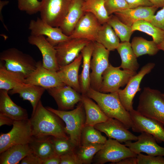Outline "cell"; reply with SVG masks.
<instances>
[{
	"label": "cell",
	"instance_id": "cell-27",
	"mask_svg": "<svg viewBox=\"0 0 164 164\" xmlns=\"http://www.w3.org/2000/svg\"><path fill=\"white\" fill-rule=\"evenodd\" d=\"M94 47V42H91L84 47L81 52L83 65L79 79L81 94H86L91 87L90 69Z\"/></svg>",
	"mask_w": 164,
	"mask_h": 164
},
{
	"label": "cell",
	"instance_id": "cell-42",
	"mask_svg": "<svg viewBox=\"0 0 164 164\" xmlns=\"http://www.w3.org/2000/svg\"><path fill=\"white\" fill-rule=\"evenodd\" d=\"M137 164H164V157L162 156L137 155Z\"/></svg>",
	"mask_w": 164,
	"mask_h": 164
},
{
	"label": "cell",
	"instance_id": "cell-39",
	"mask_svg": "<svg viewBox=\"0 0 164 164\" xmlns=\"http://www.w3.org/2000/svg\"><path fill=\"white\" fill-rule=\"evenodd\" d=\"M51 141L55 153L60 156L75 151L77 148L69 138H59L52 136Z\"/></svg>",
	"mask_w": 164,
	"mask_h": 164
},
{
	"label": "cell",
	"instance_id": "cell-20",
	"mask_svg": "<svg viewBox=\"0 0 164 164\" xmlns=\"http://www.w3.org/2000/svg\"><path fill=\"white\" fill-rule=\"evenodd\" d=\"M141 133L135 142L127 141L125 145L137 154L144 152L150 155L164 156V147L158 145L155 137L146 132Z\"/></svg>",
	"mask_w": 164,
	"mask_h": 164
},
{
	"label": "cell",
	"instance_id": "cell-11",
	"mask_svg": "<svg viewBox=\"0 0 164 164\" xmlns=\"http://www.w3.org/2000/svg\"><path fill=\"white\" fill-rule=\"evenodd\" d=\"M155 66V63H149L142 67L138 73L133 76L123 89L118 91L120 101L125 109L129 112L132 110L133 99L137 93L141 90V82L146 74L150 73Z\"/></svg>",
	"mask_w": 164,
	"mask_h": 164
},
{
	"label": "cell",
	"instance_id": "cell-19",
	"mask_svg": "<svg viewBox=\"0 0 164 164\" xmlns=\"http://www.w3.org/2000/svg\"><path fill=\"white\" fill-rule=\"evenodd\" d=\"M28 41L30 44L36 46L42 56V64L45 68L57 71L59 69L56 57V51L43 36L30 35Z\"/></svg>",
	"mask_w": 164,
	"mask_h": 164
},
{
	"label": "cell",
	"instance_id": "cell-32",
	"mask_svg": "<svg viewBox=\"0 0 164 164\" xmlns=\"http://www.w3.org/2000/svg\"><path fill=\"white\" fill-rule=\"evenodd\" d=\"M119 40L112 27L106 22L101 25L95 42L110 51L116 49L120 43Z\"/></svg>",
	"mask_w": 164,
	"mask_h": 164
},
{
	"label": "cell",
	"instance_id": "cell-13",
	"mask_svg": "<svg viewBox=\"0 0 164 164\" xmlns=\"http://www.w3.org/2000/svg\"><path fill=\"white\" fill-rule=\"evenodd\" d=\"M129 112L133 124L132 129L133 131L148 133L154 136L157 141L164 142V125L155 120L143 116L134 109Z\"/></svg>",
	"mask_w": 164,
	"mask_h": 164
},
{
	"label": "cell",
	"instance_id": "cell-2",
	"mask_svg": "<svg viewBox=\"0 0 164 164\" xmlns=\"http://www.w3.org/2000/svg\"><path fill=\"white\" fill-rule=\"evenodd\" d=\"M86 95L94 100L108 117L119 120L128 129L133 127L130 112L125 109L122 104L118 91L106 94L91 87Z\"/></svg>",
	"mask_w": 164,
	"mask_h": 164
},
{
	"label": "cell",
	"instance_id": "cell-28",
	"mask_svg": "<svg viewBox=\"0 0 164 164\" xmlns=\"http://www.w3.org/2000/svg\"><path fill=\"white\" fill-rule=\"evenodd\" d=\"M33 152L29 144L13 145L0 153V164H17Z\"/></svg>",
	"mask_w": 164,
	"mask_h": 164
},
{
	"label": "cell",
	"instance_id": "cell-36",
	"mask_svg": "<svg viewBox=\"0 0 164 164\" xmlns=\"http://www.w3.org/2000/svg\"><path fill=\"white\" fill-rule=\"evenodd\" d=\"M107 23L112 27L121 42H129L134 32L132 26L124 24L113 14L109 15Z\"/></svg>",
	"mask_w": 164,
	"mask_h": 164
},
{
	"label": "cell",
	"instance_id": "cell-7",
	"mask_svg": "<svg viewBox=\"0 0 164 164\" xmlns=\"http://www.w3.org/2000/svg\"><path fill=\"white\" fill-rule=\"evenodd\" d=\"M137 155L125 144L109 138L103 148L95 155L92 162L96 164H104L108 162L113 163L111 164H116L125 158L136 157Z\"/></svg>",
	"mask_w": 164,
	"mask_h": 164
},
{
	"label": "cell",
	"instance_id": "cell-33",
	"mask_svg": "<svg viewBox=\"0 0 164 164\" xmlns=\"http://www.w3.org/2000/svg\"><path fill=\"white\" fill-rule=\"evenodd\" d=\"M105 0H83L82 9L93 14L102 25L107 22L109 16L104 5Z\"/></svg>",
	"mask_w": 164,
	"mask_h": 164
},
{
	"label": "cell",
	"instance_id": "cell-29",
	"mask_svg": "<svg viewBox=\"0 0 164 164\" xmlns=\"http://www.w3.org/2000/svg\"><path fill=\"white\" fill-rule=\"evenodd\" d=\"M51 136L37 137L33 135L29 143L33 152L43 160L56 154L53 148Z\"/></svg>",
	"mask_w": 164,
	"mask_h": 164
},
{
	"label": "cell",
	"instance_id": "cell-41",
	"mask_svg": "<svg viewBox=\"0 0 164 164\" xmlns=\"http://www.w3.org/2000/svg\"><path fill=\"white\" fill-rule=\"evenodd\" d=\"M104 5L109 16L129 8L125 0H105Z\"/></svg>",
	"mask_w": 164,
	"mask_h": 164
},
{
	"label": "cell",
	"instance_id": "cell-37",
	"mask_svg": "<svg viewBox=\"0 0 164 164\" xmlns=\"http://www.w3.org/2000/svg\"><path fill=\"white\" fill-rule=\"evenodd\" d=\"M107 139L103 135L101 132L94 126H84L82 131L80 138L81 145L91 144H104Z\"/></svg>",
	"mask_w": 164,
	"mask_h": 164
},
{
	"label": "cell",
	"instance_id": "cell-15",
	"mask_svg": "<svg viewBox=\"0 0 164 164\" xmlns=\"http://www.w3.org/2000/svg\"><path fill=\"white\" fill-rule=\"evenodd\" d=\"M29 29L30 35L46 36L47 40L54 46L71 38L64 34L60 27L52 26L38 17L36 20L30 21Z\"/></svg>",
	"mask_w": 164,
	"mask_h": 164
},
{
	"label": "cell",
	"instance_id": "cell-43",
	"mask_svg": "<svg viewBox=\"0 0 164 164\" xmlns=\"http://www.w3.org/2000/svg\"><path fill=\"white\" fill-rule=\"evenodd\" d=\"M60 164H82L75 151L60 156Z\"/></svg>",
	"mask_w": 164,
	"mask_h": 164
},
{
	"label": "cell",
	"instance_id": "cell-48",
	"mask_svg": "<svg viewBox=\"0 0 164 164\" xmlns=\"http://www.w3.org/2000/svg\"><path fill=\"white\" fill-rule=\"evenodd\" d=\"M14 121L9 117L0 114V126L4 125L9 126L12 125Z\"/></svg>",
	"mask_w": 164,
	"mask_h": 164
},
{
	"label": "cell",
	"instance_id": "cell-21",
	"mask_svg": "<svg viewBox=\"0 0 164 164\" xmlns=\"http://www.w3.org/2000/svg\"><path fill=\"white\" fill-rule=\"evenodd\" d=\"M158 8L154 6L128 8L114 13L126 25L132 26L135 22L144 20L151 22Z\"/></svg>",
	"mask_w": 164,
	"mask_h": 164
},
{
	"label": "cell",
	"instance_id": "cell-8",
	"mask_svg": "<svg viewBox=\"0 0 164 164\" xmlns=\"http://www.w3.org/2000/svg\"><path fill=\"white\" fill-rule=\"evenodd\" d=\"M94 47L91 61V87L99 91L102 75L109 66L110 51L101 44L94 42Z\"/></svg>",
	"mask_w": 164,
	"mask_h": 164
},
{
	"label": "cell",
	"instance_id": "cell-6",
	"mask_svg": "<svg viewBox=\"0 0 164 164\" xmlns=\"http://www.w3.org/2000/svg\"><path fill=\"white\" fill-rule=\"evenodd\" d=\"M12 129L0 135V153L15 145L29 144L33 136L31 122L28 118L14 121Z\"/></svg>",
	"mask_w": 164,
	"mask_h": 164
},
{
	"label": "cell",
	"instance_id": "cell-9",
	"mask_svg": "<svg viewBox=\"0 0 164 164\" xmlns=\"http://www.w3.org/2000/svg\"><path fill=\"white\" fill-rule=\"evenodd\" d=\"M72 0H42L40 18L50 26L59 27L64 19Z\"/></svg>",
	"mask_w": 164,
	"mask_h": 164
},
{
	"label": "cell",
	"instance_id": "cell-24",
	"mask_svg": "<svg viewBox=\"0 0 164 164\" xmlns=\"http://www.w3.org/2000/svg\"><path fill=\"white\" fill-rule=\"evenodd\" d=\"M45 90L40 86L23 83L10 90L9 93L11 95L18 94L23 100L29 101L32 106L33 113Z\"/></svg>",
	"mask_w": 164,
	"mask_h": 164
},
{
	"label": "cell",
	"instance_id": "cell-14",
	"mask_svg": "<svg viewBox=\"0 0 164 164\" xmlns=\"http://www.w3.org/2000/svg\"><path fill=\"white\" fill-rule=\"evenodd\" d=\"M55 101L58 110L67 111L74 109L81 101V94L71 87L64 84L46 90Z\"/></svg>",
	"mask_w": 164,
	"mask_h": 164
},
{
	"label": "cell",
	"instance_id": "cell-50",
	"mask_svg": "<svg viewBox=\"0 0 164 164\" xmlns=\"http://www.w3.org/2000/svg\"><path fill=\"white\" fill-rule=\"evenodd\" d=\"M153 5L158 8L164 7V0H149Z\"/></svg>",
	"mask_w": 164,
	"mask_h": 164
},
{
	"label": "cell",
	"instance_id": "cell-3",
	"mask_svg": "<svg viewBox=\"0 0 164 164\" xmlns=\"http://www.w3.org/2000/svg\"><path fill=\"white\" fill-rule=\"evenodd\" d=\"M46 108L57 115L64 122L66 125L65 131L70 139L77 147L80 146L81 134L86 120L82 102H79L75 108L70 111H61L49 107Z\"/></svg>",
	"mask_w": 164,
	"mask_h": 164
},
{
	"label": "cell",
	"instance_id": "cell-1",
	"mask_svg": "<svg viewBox=\"0 0 164 164\" xmlns=\"http://www.w3.org/2000/svg\"><path fill=\"white\" fill-rule=\"evenodd\" d=\"M33 135L37 137L50 136L68 139L62 120L44 107L40 100L29 119Z\"/></svg>",
	"mask_w": 164,
	"mask_h": 164
},
{
	"label": "cell",
	"instance_id": "cell-4",
	"mask_svg": "<svg viewBox=\"0 0 164 164\" xmlns=\"http://www.w3.org/2000/svg\"><path fill=\"white\" fill-rule=\"evenodd\" d=\"M137 111L164 125V98L159 91L144 87L139 97Z\"/></svg>",
	"mask_w": 164,
	"mask_h": 164
},
{
	"label": "cell",
	"instance_id": "cell-25",
	"mask_svg": "<svg viewBox=\"0 0 164 164\" xmlns=\"http://www.w3.org/2000/svg\"><path fill=\"white\" fill-rule=\"evenodd\" d=\"M85 110L86 120L85 126H92L105 122L109 117L97 104L86 94H81V101Z\"/></svg>",
	"mask_w": 164,
	"mask_h": 164
},
{
	"label": "cell",
	"instance_id": "cell-16",
	"mask_svg": "<svg viewBox=\"0 0 164 164\" xmlns=\"http://www.w3.org/2000/svg\"><path fill=\"white\" fill-rule=\"evenodd\" d=\"M94 127L104 133L109 138L115 139L120 143L138 140V136L130 132L122 122L115 118H109L105 122L98 124Z\"/></svg>",
	"mask_w": 164,
	"mask_h": 164
},
{
	"label": "cell",
	"instance_id": "cell-5",
	"mask_svg": "<svg viewBox=\"0 0 164 164\" xmlns=\"http://www.w3.org/2000/svg\"><path fill=\"white\" fill-rule=\"evenodd\" d=\"M0 59L4 62L7 69L21 73L26 78L36 69L37 63L30 55L14 47L2 52Z\"/></svg>",
	"mask_w": 164,
	"mask_h": 164
},
{
	"label": "cell",
	"instance_id": "cell-34",
	"mask_svg": "<svg viewBox=\"0 0 164 164\" xmlns=\"http://www.w3.org/2000/svg\"><path fill=\"white\" fill-rule=\"evenodd\" d=\"M133 50L136 57L145 54L153 56L158 52V45L153 40L148 41L140 37H135L131 43Z\"/></svg>",
	"mask_w": 164,
	"mask_h": 164
},
{
	"label": "cell",
	"instance_id": "cell-17",
	"mask_svg": "<svg viewBox=\"0 0 164 164\" xmlns=\"http://www.w3.org/2000/svg\"><path fill=\"white\" fill-rule=\"evenodd\" d=\"M25 83L40 86L46 90L65 84L57 72L44 67L41 61L37 62L36 69L26 78Z\"/></svg>",
	"mask_w": 164,
	"mask_h": 164
},
{
	"label": "cell",
	"instance_id": "cell-35",
	"mask_svg": "<svg viewBox=\"0 0 164 164\" xmlns=\"http://www.w3.org/2000/svg\"><path fill=\"white\" fill-rule=\"evenodd\" d=\"M133 31H139L152 36L153 40L157 45L164 41V31L154 26L151 22L140 20L132 26Z\"/></svg>",
	"mask_w": 164,
	"mask_h": 164
},
{
	"label": "cell",
	"instance_id": "cell-44",
	"mask_svg": "<svg viewBox=\"0 0 164 164\" xmlns=\"http://www.w3.org/2000/svg\"><path fill=\"white\" fill-rule=\"evenodd\" d=\"M151 22L164 31V7L154 15Z\"/></svg>",
	"mask_w": 164,
	"mask_h": 164
},
{
	"label": "cell",
	"instance_id": "cell-45",
	"mask_svg": "<svg viewBox=\"0 0 164 164\" xmlns=\"http://www.w3.org/2000/svg\"><path fill=\"white\" fill-rule=\"evenodd\" d=\"M21 164H43V160L33 152L25 157L20 161Z\"/></svg>",
	"mask_w": 164,
	"mask_h": 164
},
{
	"label": "cell",
	"instance_id": "cell-12",
	"mask_svg": "<svg viewBox=\"0 0 164 164\" xmlns=\"http://www.w3.org/2000/svg\"><path fill=\"white\" fill-rule=\"evenodd\" d=\"M91 42L84 39L71 38L55 46L59 68L73 61L79 55L84 47Z\"/></svg>",
	"mask_w": 164,
	"mask_h": 164
},
{
	"label": "cell",
	"instance_id": "cell-30",
	"mask_svg": "<svg viewBox=\"0 0 164 164\" xmlns=\"http://www.w3.org/2000/svg\"><path fill=\"white\" fill-rule=\"evenodd\" d=\"M120 56L121 63L119 66L123 70L136 71L139 65L129 42L120 43L116 49Z\"/></svg>",
	"mask_w": 164,
	"mask_h": 164
},
{
	"label": "cell",
	"instance_id": "cell-26",
	"mask_svg": "<svg viewBox=\"0 0 164 164\" xmlns=\"http://www.w3.org/2000/svg\"><path fill=\"white\" fill-rule=\"evenodd\" d=\"M83 0H72L68 12L59 27L66 35L70 36L84 13L82 9Z\"/></svg>",
	"mask_w": 164,
	"mask_h": 164
},
{
	"label": "cell",
	"instance_id": "cell-46",
	"mask_svg": "<svg viewBox=\"0 0 164 164\" xmlns=\"http://www.w3.org/2000/svg\"><path fill=\"white\" fill-rule=\"evenodd\" d=\"M129 8H134L140 6H153L149 0H125Z\"/></svg>",
	"mask_w": 164,
	"mask_h": 164
},
{
	"label": "cell",
	"instance_id": "cell-22",
	"mask_svg": "<svg viewBox=\"0 0 164 164\" xmlns=\"http://www.w3.org/2000/svg\"><path fill=\"white\" fill-rule=\"evenodd\" d=\"M82 60L80 53L73 61L69 64L60 67L57 71V74L62 83L69 86L78 92L80 93L78 73Z\"/></svg>",
	"mask_w": 164,
	"mask_h": 164
},
{
	"label": "cell",
	"instance_id": "cell-38",
	"mask_svg": "<svg viewBox=\"0 0 164 164\" xmlns=\"http://www.w3.org/2000/svg\"><path fill=\"white\" fill-rule=\"evenodd\" d=\"M104 144H91L77 147L75 153L82 164H90L96 154L103 147Z\"/></svg>",
	"mask_w": 164,
	"mask_h": 164
},
{
	"label": "cell",
	"instance_id": "cell-47",
	"mask_svg": "<svg viewBox=\"0 0 164 164\" xmlns=\"http://www.w3.org/2000/svg\"><path fill=\"white\" fill-rule=\"evenodd\" d=\"M60 157L56 154L43 160V164H60Z\"/></svg>",
	"mask_w": 164,
	"mask_h": 164
},
{
	"label": "cell",
	"instance_id": "cell-40",
	"mask_svg": "<svg viewBox=\"0 0 164 164\" xmlns=\"http://www.w3.org/2000/svg\"><path fill=\"white\" fill-rule=\"evenodd\" d=\"M18 9L29 15L39 12L41 2L38 0H16Z\"/></svg>",
	"mask_w": 164,
	"mask_h": 164
},
{
	"label": "cell",
	"instance_id": "cell-49",
	"mask_svg": "<svg viewBox=\"0 0 164 164\" xmlns=\"http://www.w3.org/2000/svg\"><path fill=\"white\" fill-rule=\"evenodd\" d=\"M137 157V156H136ZM136 157H130L125 158L117 164H137Z\"/></svg>",
	"mask_w": 164,
	"mask_h": 164
},
{
	"label": "cell",
	"instance_id": "cell-18",
	"mask_svg": "<svg viewBox=\"0 0 164 164\" xmlns=\"http://www.w3.org/2000/svg\"><path fill=\"white\" fill-rule=\"evenodd\" d=\"M101 25L93 14L84 13L70 36L72 38L84 39L95 42Z\"/></svg>",
	"mask_w": 164,
	"mask_h": 164
},
{
	"label": "cell",
	"instance_id": "cell-23",
	"mask_svg": "<svg viewBox=\"0 0 164 164\" xmlns=\"http://www.w3.org/2000/svg\"><path fill=\"white\" fill-rule=\"evenodd\" d=\"M8 94V91L0 90V114L9 116L14 121L28 118L26 110L14 103Z\"/></svg>",
	"mask_w": 164,
	"mask_h": 164
},
{
	"label": "cell",
	"instance_id": "cell-10",
	"mask_svg": "<svg viewBox=\"0 0 164 164\" xmlns=\"http://www.w3.org/2000/svg\"><path fill=\"white\" fill-rule=\"evenodd\" d=\"M137 73L136 71L121 70L120 67H114L110 64L103 74L99 91L105 93L118 92Z\"/></svg>",
	"mask_w": 164,
	"mask_h": 164
},
{
	"label": "cell",
	"instance_id": "cell-31",
	"mask_svg": "<svg viewBox=\"0 0 164 164\" xmlns=\"http://www.w3.org/2000/svg\"><path fill=\"white\" fill-rule=\"evenodd\" d=\"M0 63V90H11L16 86L25 83L26 78L22 73L8 70L4 64Z\"/></svg>",
	"mask_w": 164,
	"mask_h": 164
},
{
	"label": "cell",
	"instance_id": "cell-51",
	"mask_svg": "<svg viewBox=\"0 0 164 164\" xmlns=\"http://www.w3.org/2000/svg\"><path fill=\"white\" fill-rule=\"evenodd\" d=\"M158 46L159 50L164 51V41L158 45Z\"/></svg>",
	"mask_w": 164,
	"mask_h": 164
},
{
	"label": "cell",
	"instance_id": "cell-52",
	"mask_svg": "<svg viewBox=\"0 0 164 164\" xmlns=\"http://www.w3.org/2000/svg\"><path fill=\"white\" fill-rule=\"evenodd\" d=\"M162 97H163L164 98V94H162Z\"/></svg>",
	"mask_w": 164,
	"mask_h": 164
}]
</instances>
